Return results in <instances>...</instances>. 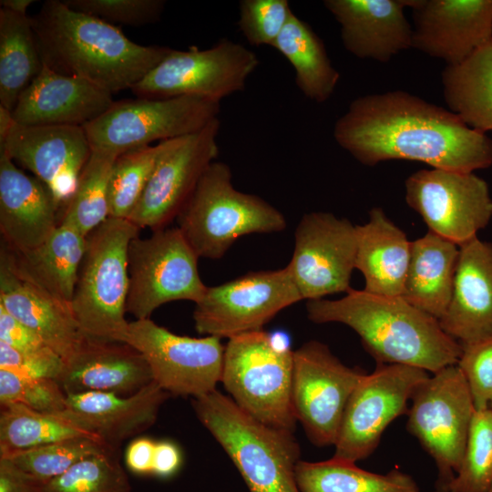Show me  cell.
<instances>
[{
	"mask_svg": "<svg viewBox=\"0 0 492 492\" xmlns=\"http://www.w3.org/2000/svg\"><path fill=\"white\" fill-rule=\"evenodd\" d=\"M60 210L43 181L0 150V231L8 248L23 253L39 246L58 226Z\"/></svg>",
	"mask_w": 492,
	"mask_h": 492,
	"instance_id": "obj_24",
	"label": "cell"
},
{
	"mask_svg": "<svg viewBox=\"0 0 492 492\" xmlns=\"http://www.w3.org/2000/svg\"><path fill=\"white\" fill-rule=\"evenodd\" d=\"M412 47L458 66L492 41V0H414Z\"/></svg>",
	"mask_w": 492,
	"mask_h": 492,
	"instance_id": "obj_20",
	"label": "cell"
},
{
	"mask_svg": "<svg viewBox=\"0 0 492 492\" xmlns=\"http://www.w3.org/2000/svg\"><path fill=\"white\" fill-rule=\"evenodd\" d=\"M302 300L286 266L251 272L207 287L195 303L194 326L205 336L230 339L262 330L279 312Z\"/></svg>",
	"mask_w": 492,
	"mask_h": 492,
	"instance_id": "obj_12",
	"label": "cell"
},
{
	"mask_svg": "<svg viewBox=\"0 0 492 492\" xmlns=\"http://www.w3.org/2000/svg\"><path fill=\"white\" fill-rule=\"evenodd\" d=\"M114 450L120 449L98 439L80 436L0 454V457L47 483L90 456Z\"/></svg>",
	"mask_w": 492,
	"mask_h": 492,
	"instance_id": "obj_38",
	"label": "cell"
},
{
	"mask_svg": "<svg viewBox=\"0 0 492 492\" xmlns=\"http://www.w3.org/2000/svg\"><path fill=\"white\" fill-rule=\"evenodd\" d=\"M487 492H492V487L489 488V490Z\"/></svg>",
	"mask_w": 492,
	"mask_h": 492,
	"instance_id": "obj_53",
	"label": "cell"
},
{
	"mask_svg": "<svg viewBox=\"0 0 492 492\" xmlns=\"http://www.w3.org/2000/svg\"><path fill=\"white\" fill-rule=\"evenodd\" d=\"M34 0H1V8H5L18 15H26V11Z\"/></svg>",
	"mask_w": 492,
	"mask_h": 492,
	"instance_id": "obj_51",
	"label": "cell"
},
{
	"mask_svg": "<svg viewBox=\"0 0 492 492\" xmlns=\"http://www.w3.org/2000/svg\"><path fill=\"white\" fill-rule=\"evenodd\" d=\"M414 0H325L341 27L344 48L361 59L389 62L412 47L413 28L404 14Z\"/></svg>",
	"mask_w": 492,
	"mask_h": 492,
	"instance_id": "obj_22",
	"label": "cell"
},
{
	"mask_svg": "<svg viewBox=\"0 0 492 492\" xmlns=\"http://www.w3.org/2000/svg\"><path fill=\"white\" fill-rule=\"evenodd\" d=\"M178 228L199 257L219 260L242 236L286 228L283 214L262 198L240 191L228 164L213 161L179 210Z\"/></svg>",
	"mask_w": 492,
	"mask_h": 492,
	"instance_id": "obj_5",
	"label": "cell"
},
{
	"mask_svg": "<svg viewBox=\"0 0 492 492\" xmlns=\"http://www.w3.org/2000/svg\"><path fill=\"white\" fill-rule=\"evenodd\" d=\"M355 269L364 278V290L383 296H402L408 270L411 242L378 207L367 222L356 225Z\"/></svg>",
	"mask_w": 492,
	"mask_h": 492,
	"instance_id": "obj_28",
	"label": "cell"
},
{
	"mask_svg": "<svg viewBox=\"0 0 492 492\" xmlns=\"http://www.w3.org/2000/svg\"><path fill=\"white\" fill-rule=\"evenodd\" d=\"M68 7L108 23L133 26L155 23L164 7L163 0H62Z\"/></svg>",
	"mask_w": 492,
	"mask_h": 492,
	"instance_id": "obj_43",
	"label": "cell"
},
{
	"mask_svg": "<svg viewBox=\"0 0 492 492\" xmlns=\"http://www.w3.org/2000/svg\"><path fill=\"white\" fill-rule=\"evenodd\" d=\"M151 382L146 359L130 344L87 338L65 363L58 379L67 395L108 392L129 395Z\"/></svg>",
	"mask_w": 492,
	"mask_h": 492,
	"instance_id": "obj_26",
	"label": "cell"
},
{
	"mask_svg": "<svg viewBox=\"0 0 492 492\" xmlns=\"http://www.w3.org/2000/svg\"><path fill=\"white\" fill-rule=\"evenodd\" d=\"M199 258L178 227L134 238L128 251L127 313L142 320L169 302H198L207 290L199 273Z\"/></svg>",
	"mask_w": 492,
	"mask_h": 492,
	"instance_id": "obj_9",
	"label": "cell"
},
{
	"mask_svg": "<svg viewBox=\"0 0 492 492\" xmlns=\"http://www.w3.org/2000/svg\"><path fill=\"white\" fill-rule=\"evenodd\" d=\"M192 406L250 492H300L295 469L301 450L293 432L256 420L218 390L195 397Z\"/></svg>",
	"mask_w": 492,
	"mask_h": 492,
	"instance_id": "obj_4",
	"label": "cell"
},
{
	"mask_svg": "<svg viewBox=\"0 0 492 492\" xmlns=\"http://www.w3.org/2000/svg\"><path fill=\"white\" fill-rule=\"evenodd\" d=\"M292 375L293 351L281 333L250 332L225 345L220 382L234 403L256 420L292 432Z\"/></svg>",
	"mask_w": 492,
	"mask_h": 492,
	"instance_id": "obj_7",
	"label": "cell"
},
{
	"mask_svg": "<svg viewBox=\"0 0 492 492\" xmlns=\"http://www.w3.org/2000/svg\"><path fill=\"white\" fill-rule=\"evenodd\" d=\"M0 368L37 377L58 381L64 368V360L53 350L26 353L15 350L0 342Z\"/></svg>",
	"mask_w": 492,
	"mask_h": 492,
	"instance_id": "obj_45",
	"label": "cell"
},
{
	"mask_svg": "<svg viewBox=\"0 0 492 492\" xmlns=\"http://www.w3.org/2000/svg\"><path fill=\"white\" fill-rule=\"evenodd\" d=\"M433 492H448L445 487L436 486L435 490Z\"/></svg>",
	"mask_w": 492,
	"mask_h": 492,
	"instance_id": "obj_52",
	"label": "cell"
},
{
	"mask_svg": "<svg viewBox=\"0 0 492 492\" xmlns=\"http://www.w3.org/2000/svg\"><path fill=\"white\" fill-rule=\"evenodd\" d=\"M272 47L292 66L295 85L306 98L323 103L331 97L340 73L323 40L306 22L292 13Z\"/></svg>",
	"mask_w": 492,
	"mask_h": 492,
	"instance_id": "obj_31",
	"label": "cell"
},
{
	"mask_svg": "<svg viewBox=\"0 0 492 492\" xmlns=\"http://www.w3.org/2000/svg\"><path fill=\"white\" fill-rule=\"evenodd\" d=\"M462 345L456 364L470 389L476 410L492 404V336Z\"/></svg>",
	"mask_w": 492,
	"mask_h": 492,
	"instance_id": "obj_44",
	"label": "cell"
},
{
	"mask_svg": "<svg viewBox=\"0 0 492 492\" xmlns=\"http://www.w3.org/2000/svg\"><path fill=\"white\" fill-rule=\"evenodd\" d=\"M333 138L366 166L394 159L461 172L492 166V138L403 90L354 98L335 122Z\"/></svg>",
	"mask_w": 492,
	"mask_h": 492,
	"instance_id": "obj_1",
	"label": "cell"
},
{
	"mask_svg": "<svg viewBox=\"0 0 492 492\" xmlns=\"http://www.w3.org/2000/svg\"><path fill=\"white\" fill-rule=\"evenodd\" d=\"M15 124L12 111L0 106V144H3Z\"/></svg>",
	"mask_w": 492,
	"mask_h": 492,
	"instance_id": "obj_50",
	"label": "cell"
},
{
	"mask_svg": "<svg viewBox=\"0 0 492 492\" xmlns=\"http://www.w3.org/2000/svg\"><path fill=\"white\" fill-rule=\"evenodd\" d=\"M475 411L469 386L456 364L433 374L415 390L406 429L433 458L436 486L445 487L458 471Z\"/></svg>",
	"mask_w": 492,
	"mask_h": 492,
	"instance_id": "obj_8",
	"label": "cell"
},
{
	"mask_svg": "<svg viewBox=\"0 0 492 492\" xmlns=\"http://www.w3.org/2000/svg\"><path fill=\"white\" fill-rule=\"evenodd\" d=\"M441 82L450 111L472 128L492 131V41L462 64L446 66Z\"/></svg>",
	"mask_w": 492,
	"mask_h": 492,
	"instance_id": "obj_32",
	"label": "cell"
},
{
	"mask_svg": "<svg viewBox=\"0 0 492 492\" xmlns=\"http://www.w3.org/2000/svg\"><path fill=\"white\" fill-rule=\"evenodd\" d=\"M428 377L415 366L377 364L349 398L333 457L356 463L372 455L387 426L407 414L415 390Z\"/></svg>",
	"mask_w": 492,
	"mask_h": 492,
	"instance_id": "obj_13",
	"label": "cell"
},
{
	"mask_svg": "<svg viewBox=\"0 0 492 492\" xmlns=\"http://www.w3.org/2000/svg\"><path fill=\"white\" fill-rule=\"evenodd\" d=\"M0 150L43 181L62 208L74 192L92 148L83 127L15 122Z\"/></svg>",
	"mask_w": 492,
	"mask_h": 492,
	"instance_id": "obj_19",
	"label": "cell"
},
{
	"mask_svg": "<svg viewBox=\"0 0 492 492\" xmlns=\"http://www.w3.org/2000/svg\"><path fill=\"white\" fill-rule=\"evenodd\" d=\"M118 155L108 149L92 148L74 192L62 207L59 223L69 225L88 236L109 217V179Z\"/></svg>",
	"mask_w": 492,
	"mask_h": 492,
	"instance_id": "obj_36",
	"label": "cell"
},
{
	"mask_svg": "<svg viewBox=\"0 0 492 492\" xmlns=\"http://www.w3.org/2000/svg\"><path fill=\"white\" fill-rule=\"evenodd\" d=\"M182 464V454L179 446L172 441H156L152 476L169 478L174 476Z\"/></svg>",
	"mask_w": 492,
	"mask_h": 492,
	"instance_id": "obj_49",
	"label": "cell"
},
{
	"mask_svg": "<svg viewBox=\"0 0 492 492\" xmlns=\"http://www.w3.org/2000/svg\"><path fill=\"white\" fill-rule=\"evenodd\" d=\"M491 487L492 408L489 406L475 411L460 467L445 488L448 492H487Z\"/></svg>",
	"mask_w": 492,
	"mask_h": 492,
	"instance_id": "obj_39",
	"label": "cell"
},
{
	"mask_svg": "<svg viewBox=\"0 0 492 492\" xmlns=\"http://www.w3.org/2000/svg\"><path fill=\"white\" fill-rule=\"evenodd\" d=\"M366 374L343 364L319 341L293 351V413L314 446H334L349 398Z\"/></svg>",
	"mask_w": 492,
	"mask_h": 492,
	"instance_id": "obj_14",
	"label": "cell"
},
{
	"mask_svg": "<svg viewBox=\"0 0 492 492\" xmlns=\"http://www.w3.org/2000/svg\"><path fill=\"white\" fill-rule=\"evenodd\" d=\"M259 64L252 50L222 38L207 49H171L130 90L138 97H196L220 103L244 90Z\"/></svg>",
	"mask_w": 492,
	"mask_h": 492,
	"instance_id": "obj_11",
	"label": "cell"
},
{
	"mask_svg": "<svg viewBox=\"0 0 492 492\" xmlns=\"http://www.w3.org/2000/svg\"><path fill=\"white\" fill-rule=\"evenodd\" d=\"M139 228L108 217L88 236L71 307L87 339L125 343L128 293V251Z\"/></svg>",
	"mask_w": 492,
	"mask_h": 492,
	"instance_id": "obj_6",
	"label": "cell"
},
{
	"mask_svg": "<svg viewBox=\"0 0 492 492\" xmlns=\"http://www.w3.org/2000/svg\"><path fill=\"white\" fill-rule=\"evenodd\" d=\"M120 450L90 456L46 485L45 492H131Z\"/></svg>",
	"mask_w": 492,
	"mask_h": 492,
	"instance_id": "obj_40",
	"label": "cell"
},
{
	"mask_svg": "<svg viewBox=\"0 0 492 492\" xmlns=\"http://www.w3.org/2000/svg\"><path fill=\"white\" fill-rule=\"evenodd\" d=\"M87 236L59 223L39 246L16 253L21 272L56 299L71 304Z\"/></svg>",
	"mask_w": 492,
	"mask_h": 492,
	"instance_id": "obj_30",
	"label": "cell"
},
{
	"mask_svg": "<svg viewBox=\"0 0 492 492\" xmlns=\"http://www.w3.org/2000/svg\"><path fill=\"white\" fill-rule=\"evenodd\" d=\"M292 13L287 0H242L238 26L251 45L272 47Z\"/></svg>",
	"mask_w": 492,
	"mask_h": 492,
	"instance_id": "obj_42",
	"label": "cell"
},
{
	"mask_svg": "<svg viewBox=\"0 0 492 492\" xmlns=\"http://www.w3.org/2000/svg\"><path fill=\"white\" fill-rule=\"evenodd\" d=\"M220 105L196 97L114 101L83 128L91 148L120 154L195 133L219 118Z\"/></svg>",
	"mask_w": 492,
	"mask_h": 492,
	"instance_id": "obj_10",
	"label": "cell"
},
{
	"mask_svg": "<svg viewBox=\"0 0 492 492\" xmlns=\"http://www.w3.org/2000/svg\"><path fill=\"white\" fill-rule=\"evenodd\" d=\"M113 103L111 93L42 63L39 74L21 94L12 114L16 123L26 126L83 127Z\"/></svg>",
	"mask_w": 492,
	"mask_h": 492,
	"instance_id": "obj_23",
	"label": "cell"
},
{
	"mask_svg": "<svg viewBox=\"0 0 492 492\" xmlns=\"http://www.w3.org/2000/svg\"><path fill=\"white\" fill-rule=\"evenodd\" d=\"M175 139L129 149L117 157L108 185L109 217L128 220L157 163Z\"/></svg>",
	"mask_w": 492,
	"mask_h": 492,
	"instance_id": "obj_37",
	"label": "cell"
},
{
	"mask_svg": "<svg viewBox=\"0 0 492 492\" xmlns=\"http://www.w3.org/2000/svg\"><path fill=\"white\" fill-rule=\"evenodd\" d=\"M0 405V454L72 437L101 440L66 409L43 412L15 403Z\"/></svg>",
	"mask_w": 492,
	"mask_h": 492,
	"instance_id": "obj_35",
	"label": "cell"
},
{
	"mask_svg": "<svg viewBox=\"0 0 492 492\" xmlns=\"http://www.w3.org/2000/svg\"><path fill=\"white\" fill-rule=\"evenodd\" d=\"M459 247L435 234L411 242V255L402 296L438 321L450 303Z\"/></svg>",
	"mask_w": 492,
	"mask_h": 492,
	"instance_id": "obj_29",
	"label": "cell"
},
{
	"mask_svg": "<svg viewBox=\"0 0 492 492\" xmlns=\"http://www.w3.org/2000/svg\"><path fill=\"white\" fill-rule=\"evenodd\" d=\"M66 398L56 379L0 368V405L15 403L43 412H61L66 409Z\"/></svg>",
	"mask_w": 492,
	"mask_h": 492,
	"instance_id": "obj_41",
	"label": "cell"
},
{
	"mask_svg": "<svg viewBox=\"0 0 492 492\" xmlns=\"http://www.w3.org/2000/svg\"><path fill=\"white\" fill-rule=\"evenodd\" d=\"M439 323L466 344L492 336V243L476 238L459 247L450 303Z\"/></svg>",
	"mask_w": 492,
	"mask_h": 492,
	"instance_id": "obj_25",
	"label": "cell"
},
{
	"mask_svg": "<svg viewBox=\"0 0 492 492\" xmlns=\"http://www.w3.org/2000/svg\"><path fill=\"white\" fill-rule=\"evenodd\" d=\"M490 407L492 408V404L490 405Z\"/></svg>",
	"mask_w": 492,
	"mask_h": 492,
	"instance_id": "obj_54",
	"label": "cell"
},
{
	"mask_svg": "<svg viewBox=\"0 0 492 492\" xmlns=\"http://www.w3.org/2000/svg\"><path fill=\"white\" fill-rule=\"evenodd\" d=\"M169 396L153 381L129 395L108 392L69 394L66 410L104 443L120 449L124 441L155 424L159 408Z\"/></svg>",
	"mask_w": 492,
	"mask_h": 492,
	"instance_id": "obj_27",
	"label": "cell"
},
{
	"mask_svg": "<svg viewBox=\"0 0 492 492\" xmlns=\"http://www.w3.org/2000/svg\"><path fill=\"white\" fill-rule=\"evenodd\" d=\"M125 343L144 356L153 381L169 395L195 398L221 380L225 346L219 337L179 335L148 318L129 322Z\"/></svg>",
	"mask_w": 492,
	"mask_h": 492,
	"instance_id": "obj_16",
	"label": "cell"
},
{
	"mask_svg": "<svg viewBox=\"0 0 492 492\" xmlns=\"http://www.w3.org/2000/svg\"><path fill=\"white\" fill-rule=\"evenodd\" d=\"M0 305L36 333L65 363L85 339L71 304L56 299L26 276L14 251L5 243L0 251Z\"/></svg>",
	"mask_w": 492,
	"mask_h": 492,
	"instance_id": "obj_21",
	"label": "cell"
},
{
	"mask_svg": "<svg viewBox=\"0 0 492 492\" xmlns=\"http://www.w3.org/2000/svg\"><path fill=\"white\" fill-rule=\"evenodd\" d=\"M357 229L345 218L313 211L294 231L292 256L286 266L302 300L347 292L355 269Z\"/></svg>",
	"mask_w": 492,
	"mask_h": 492,
	"instance_id": "obj_17",
	"label": "cell"
},
{
	"mask_svg": "<svg viewBox=\"0 0 492 492\" xmlns=\"http://www.w3.org/2000/svg\"><path fill=\"white\" fill-rule=\"evenodd\" d=\"M32 18L42 63L117 93L140 81L172 48L141 46L117 26L47 0Z\"/></svg>",
	"mask_w": 492,
	"mask_h": 492,
	"instance_id": "obj_2",
	"label": "cell"
},
{
	"mask_svg": "<svg viewBox=\"0 0 492 492\" xmlns=\"http://www.w3.org/2000/svg\"><path fill=\"white\" fill-rule=\"evenodd\" d=\"M219 118L200 130L178 138L157 163L128 220L139 229L166 228L219 155Z\"/></svg>",
	"mask_w": 492,
	"mask_h": 492,
	"instance_id": "obj_18",
	"label": "cell"
},
{
	"mask_svg": "<svg viewBox=\"0 0 492 492\" xmlns=\"http://www.w3.org/2000/svg\"><path fill=\"white\" fill-rule=\"evenodd\" d=\"M355 464L333 457L321 462L300 460L295 469L298 488L300 492H420L409 474L397 469L377 474Z\"/></svg>",
	"mask_w": 492,
	"mask_h": 492,
	"instance_id": "obj_34",
	"label": "cell"
},
{
	"mask_svg": "<svg viewBox=\"0 0 492 492\" xmlns=\"http://www.w3.org/2000/svg\"><path fill=\"white\" fill-rule=\"evenodd\" d=\"M405 202L429 231L458 247L477 238L492 218L487 183L474 172L423 169L405 181Z\"/></svg>",
	"mask_w": 492,
	"mask_h": 492,
	"instance_id": "obj_15",
	"label": "cell"
},
{
	"mask_svg": "<svg viewBox=\"0 0 492 492\" xmlns=\"http://www.w3.org/2000/svg\"><path fill=\"white\" fill-rule=\"evenodd\" d=\"M156 441L146 436L133 438L125 451L127 468L140 476L152 475Z\"/></svg>",
	"mask_w": 492,
	"mask_h": 492,
	"instance_id": "obj_48",
	"label": "cell"
},
{
	"mask_svg": "<svg viewBox=\"0 0 492 492\" xmlns=\"http://www.w3.org/2000/svg\"><path fill=\"white\" fill-rule=\"evenodd\" d=\"M41 68L32 18L0 8V106L13 111Z\"/></svg>",
	"mask_w": 492,
	"mask_h": 492,
	"instance_id": "obj_33",
	"label": "cell"
},
{
	"mask_svg": "<svg viewBox=\"0 0 492 492\" xmlns=\"http://www.w3.org/2000/svg\"><path fill=\"white\" fill-rule=\"evenodd\" d=\"M46 482L0 457V492H45Z\"/></svg>",
	"mask_w": 492,
	"mask_h": 492,
	"instance_id": "obj_47",
	"label": "cell"
},
{
	"mask_svg": "<svg viewBox=\"0 0 492 492\" xmlns=\"http://www.w3.org/2000/svg\"><path fill=\"white\" fill-rule=\"evenodd\" d=\"M0 342L26 353L52 350L36 333L15 319L2 305H0Z\"/></svg>",
	"mask_w": 492,
	"mask_h": 492,
	"instance_id": "obj_46",
	"label": "cell"
},
{
	"mask_svg": "<svg viewBox=\"0 0 492 492\" xmlns=\"http://www.w3.org/2000/svg\"><path fill=\"white\" fill-rule=\"evenodd\" d=\"M345 296L307 301L315 323H339L352 328L377 364L415 366L435 374L457 364L460 343L439 321L401 296H383L351 288Z\"/></svg>",
	"mask_w": 492,
	"mask_h": 492,
	"instance_id": "obj_3",
	"label": "cell"
}]
</instances>
